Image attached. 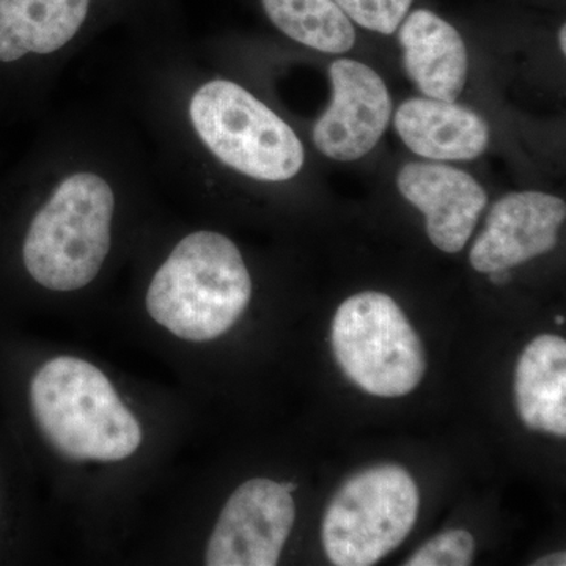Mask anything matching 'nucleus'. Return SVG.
I'll use <instances>...</instances> for the list:
<instances>
[{"instance_id": "obj_1", "label": "nucleus", "mask_w": 566, "mask_h": 566, "mask_svg": "<svg viewBox=\"0 0 566 566\" xmlns=\"http://www.w3.org/2000/svg\"><path fill=\"white\" fill-rule=\"evenodd\" d=\"M117 142L88 129L51 140L43 191L22 241L29 277L50 292H80L109 260L123 197L144 180Z\"/></svg>"}, {"instance_id": "obj_2", "label": "nucleus", "mask_w": 566, "mask_h": 566, "mask_svg": "<svg viewBox=\"0 0 566 566\" xmlns=\"http://www.w3.org/2000/svg\"><path fill=\"white\" fill-rule=\"evenodd\" d=\"M145 76L148 117L170 161L200 155L256 182H285L303 170V142L244 85L197 80L178 51H159Z\"/></svg>"}, {"instance_id": "obj_3", "label": "nucleus", "mask_w": 566, "mask_h": 566, "mask_svg": "<svg viewBox=\"0 0 566 566\" xmlns=\"http://www.w3.org/2000/svg\"><path fill=\"white\" fill-rule=\"evenodd\" d=\"M252 277L240 248L212 230L185 234L156 268L145 307L182 340H214L244 314Z\"/></svg>"}, {"instance_id": "obj_4", "label": "nucleus", "mask_w": 566, "mask_h": 566, "mask_svg": "<svg viewBox=\"0 0 566 566\" xmlns=\"http://www.w3.org/2000/svg\"><path fill=\"white\" fill-rule=\"evenodd\" d=\"M31 403L44 438L71 460L122 461L142 444L139 420L87 360H48L33 376Z\"/></svg>"}, {"instance_id": "obj_5", "label": "nucleus", "mask_w": 566, "mask_h": 566, "mask_svg": "<svg viewBox=\"0 0 566 566\" xmlns=\"http://www.w3.org/2000/svg\"><path fill=\"white\" fill-rule=\"evenodd\" d=\"M415 479L379 464L346 480L323 517L324 553L337 566H371L405 542L419 516Z\"/></svg>"}, {"instance_id": "obj_6", "label": "nucleus", "mask_w": 566, "mask_h": 566, "mask_svg": "<svg viewBox=\"0 0 566 566\" xmlns=\"http://www.w3.org/2000/svg\"><path fill=\"white\" fill-rule=\"evenodd\" d=\"M331 342L344 374L375 397H403L423 379L422 340L385 293L348 297L334 315Z\"/></svg>"}, {"instance_id": "obj_7", "label": "nucleus", "mask_w": 566, "mask_h": 566, "mask_svg": "<svg viewBox=\"0 0 566 566\" xmlns=\"http://www.w3.org/2000/svg\"><path fill=\"white\" fill-rule=\"evenodd\" d=\"M122 0H0V65L32 66L54 80Z\"/></svg>"}, {"instance_id": "obj_8", "label": "nucleus", "mask_w": 566, "mask_h": 566, "mask_svg": "<svg viewBox=\"0 0 566 566\" xmlns=\"http://www.w3.org/2000/svg\"><path fill=\"white\" fill-rule=\"evenodd\" d=\"M296 520L293 495L282 483L252 479L223 505L208 542V566H274Z\"/></svg>"}, {"instance_id": "obj_9", "label": "nucleus", "mask_w": 566, "mask_h": 566, "mask_svg": "<svg viewBox=\"0 0 566 566\" xmlns=\"http://www.w3.org/2000/svg\"><path fill=\"white\" fill-rule=\"evenodd\" d=\"M333 102L316 120L314 144L335 161H356L368 155L389 126L392 98L375 70L352 59L329 69Z\"/></svg>"}, {"instance_id": "obj_10", "label": "nucleus", "mask_w": 566, "mask_h": 566, "mask_svg": "<svg viewBox=\"0 0 566 566\" xmlns=\"http://www.w3.org/2000/svg\"><path fill=\"white\" fill-rule=\"evenodd\" d=\"M565 218L564 200L551 193L526 191L502 197L491 208L485 230L469 253L472 268L490 274L553 251Z\"/></svg>"}, {"instance_id": "obj_11", "label": "nucleus", "mask_w": 566, "mask_h": 566, "mask_svg": "<svg viewBox=\"0 0 566 566\" xmlns=\"http://www.w3.org/2000/svg\"><path fill=\"white\" fill-rule=\"evenodd\" d=\"M397 185L423 212L431 243L446 253L463 251L488 203L475 178L444 164L409 163L398 172Z\"/></svg>"}, {"instance_id": "obj_12", "label": "nucleus", "mask_w": 566, "mask_h": 566, "mask_svg": "<svg viewBox=\"0 0 566 566\" xmlns=\"http://www.w3.org/2000/svg\"><path fill=\"white\" fill-rule=\"evenodd\" d=\"M406 74L427 98L455 103L468 81L463 39L433 11L416 10L398 28Z\"/></svg>"}, {"instance_id": "obj_13", "label": "nucleus", "mask_w": 566, "mask_h": 566, "mask_svg": "<svg viewBox=\"0 0 566 566\" xmlns=\"http://www.w3.org/2000/svg\"><path fill=\"white\" fill-rule=\"evenodd\" d=\"M395 128L409 150L436 161H471L490 142L488 123L475 112L427 96L401 104Z\"/></svg>"}, {"instance_id": "obj_14", "label": "nucleus", "mask_w": 566, "mask_h": 566, "mask_svg": "<svg viewBox=\"0 0 566 566\" xmlns=\"http://www.w3.org/2000/svg\"><path fill=\"white\" fill-rule=\"evenodd\" d=\"M517 415L534 431L566 436V342L543 334L526 346L516 365Z\"/></svg>"}, {"instance_id": "obj_15", "label": "nucleus", "mask_w": 566, "mask_h": 566, "mask_svg": "<svg viewBox=\"0 0 566 566\" xmlns=\"http://www.w3.org/2000/svg\"><path fill=\"white\" fill-rule=\"evenodd\" d=\"M268 20L296 43L342 54L356 41L352 20L334 0H260Z\"/></svg>"}, {"instance_id": "obj_16", "label": "nucleus", "mask_w": 566, "mask_h": 566, "mask_svg": "<svg viewBox=\"0 0 566 566\" xmlns=\"http://www.w3.org/2000/svg\"><path fill=\"white\" fill-rule=\"evenodd\" d=\"M475 539L468 531L450 528L417 549L406 566H468L474 562Z\"/></svg>"}, {"instance_id": "obj_17", "label": "nucleus", "mask_w": 566, "mask_h": 566, "mask_svg": "<svg viewBox=\"0 0 566 566\" xmlns=\"http://www.w3.org/2000/svg\"><path fill=\"white\" fill-rule=\"evenodd\" d=\"M349 20L368 31L392 35L408 17L412 0H334Z\"/></svg>"}, {"instance_id": "obj_18", "label": "nucleus", "mask_w": 566, "mask_h": 566, "mask_svg": "<svg viewBox=\"0 0 566 566\" xmlns=\"http://www.w3.org/2000/svg\"><path fill=\"white\" fill-rule=\"evenodd\" d=\"M536 566H565L566 565V554L565 551L562 553L549 554V556L538 558V560L534 562Z\"/></svg>"}, {"instance_id": "obj_19", "label": "nucleus", "mask_w": 566, "mask_h": 566, "mask_svg": "<svg viewBox=\"0 0 566 566\" xmlns=\"http://www.w3.org/2000/svg\"><path fill=\"white\" fill-rule=\"evenodd\" d=\"M509 271L510 270L493 271V273H490L491 282H493L494 285H505V283L510 281Z\"/></svg>"}, {"instance_id": "obj_20", "label": "nucleus", "mask_w": 566, "mask_h": 566, "mask_svg": "<svg viewBox=\"0 0 566 566\" xmlns=\"http://www.w3.org/2000/svg\"><path fill=\"white\" fill-rule=\"evenodd\" d=\"M558 46H560L562 52H566V28L562 25L560 32H558Z\"/></svg>"}, {"instance_id": "obj_21", "label": "nucleus", "mask_w": 566, "mask_h": 566, "mask_svg": "<svg viewBox=\"0 0 566 566\" xmlns=\"http://www.w3.org/2000/svg\"><path fill=\"white\" fill-rule=\"evenodd\" d=\"M282 485L286 491H290V493H293V491L297 488V485H294V483H282Z\"/></svg>"}, {"instance_id": "obj_22", "label": "nucleus", "mask_w": 566, "mask_h": 566, "mask_svg": "<svg viewBox=\"0 0 566 566\" xmlns=\"http://www.w3.org/2000/svg\"><path fill=\"white\" fill-rule=\"evenodd\" d=\"M556 323H557V324H564V323H565V318H564V316H557V318H556Z\"/></svg>"}]
</instances>
